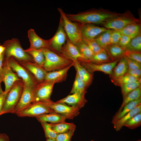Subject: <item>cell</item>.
<instances>
[{"instance_id": "obj_1", "label": "cell", "mask_w": 141, "mask_h": 141, "mask_svg": "<svg viewBox=\"0 0 141 141\" xmlns=\"http://www.w3.org/2000/svg\"><path fill=\"white\" fill-rule=\"evenodd\" d=\"M119 14L100 8L87 10L76 14H66V16L70 20L81 24H103Z\"/></svg>"}, {"instance_id": "obj_2", "label": "cell", "mask_w": 141, "mask_h": 141, "mask_svg": "<svg viewBox=\"0 0 141 141\" xmlns=\"http://www.w3.org/2000/svg\"><path fill=\"white\" fill-rule=\"evenodd\" d=\"M41 49L45 60L43 67L47 72L63 69L73 63L57 51L48 48Z\"/></svg>"}, {"instance_id": "obj_3", "label": "cell", "mask_w": 141, "mask_h": 141, "mask_svg": "<svg viewBox=\"0 0 141 141\" xmlns=\"http://www.w3.org/2000/svg\"><path fill=\"white\" fill-rule=\"evenodd\" d=\"M2 45L5 48L4 58L7 59L12 57L17 62L27 61L34 62L32 57L23 49L18 39L13 38L5 41Z\"/></svg>"}, {"instance_id": "obj_4", "label": "cell", "mask_w": 141, "mask_h": 141, "mask_svg": "<svg viewBox=\"0 0 141 141\" xmlns=\"http://www.w3.org/2000/svg\"><path fill=\"white\" fill-rule=\"evenodd\" d=\"M24 86L23 81H17L8 91L4 101L1 115L6 113H13L14 110L20 99Z\"/></svg>"}, {"instance_id": "obj_5", "label": "cell", "mask_w": 141, "mask_h": 141, "mask_svg": "<svg viewBox=\"0 0 141 141\" xmlns=\"http://www.w3.org/2000/svg\"><path fill=\"white\" fill-rule=\"evenodd\" d=\"M57 9L60 13L64 30L70 42L75 45L82 40L81 32L82 24L73 22L66 16V13L61 8Z\"/></svg>"}, {"instance_id": "obj_6", "label": "cell", "mask_w": 141, "mask_h": 141, "mask_svg": "<svg viewBox=\"0 0 141 141\" xmlns=\"http://www.w3.org/2000/svg\"><path fill=\"white\" fill-rule=\"evenodd\" d=\"M140 20L136 18L129 10L108 20L103 24L108 29L119 30L128 25L135 22H140Z\"/></svg>"}, {"instance_id": "obj_7", "label": "cell", "mask_w": 141, "mask_h": 141, "mask_svg": "<svg viewBox=\"0 0 141 141\" xmlns=\"http://www.w3.org/2000/svg\"><path fill=\"white\" fill-rule=\"evenodd\" d=\"M5 59L7 60L12 70L22 80L25 85L30 87H35L38 83L33 75L27 69L20 64L12 57Z\"/></svg>"}, {"instance_id": "obj_8", "label": "cell", "mask_w": 141, "mask_h": 141, "mask_svg": "<svg viewBox=\"0 0 141 141\" xmlns=\"http://www.w3.org/2000/svg\"><path fill=\"white\" fill-rule=\"evenodd\" d=\"M55 112L44 102H33L15 114L20 117H35L42 115Z\"/></svg>"}, {"instance_id": "obj_9", "label": "cell", "mask_w": 141, "mask_h": 141, "mask_svg": "<svg viewBox=\"0 0 141 141\" xmlns=\"http://www.w3.org/2000/svg\"><path fill=\"white\" fill-rule=\"evenodd\" d=\"M55 84L52 82L45 80L38 83L34 88L33 103L51 101L50 96Z\"/></svg>"}, {"instance_id": "obj_10", "label": "cell", "mask_w": 141, "mask_h": 141, "mask_svg": "<svg viewBox=\"0 0 141 141\" xmlns=\"http://www.w3.org/2000/svg\"><path fill=\"white\" fill-rule=\"evenodd\" d=\"M55 112L64 116L66 119H73L80 113V109L64 103L54 102L51 100L44 102Z\"/></svg>"}, {"instance_id": "obj_11", "label": "cell", "mask_w": 141, "mask_h": 141, "mask_svg": "<svg viewBox=\"0 0 141 141\" xmlns=\"http://www.w3.org/2000/svg\"><path fill=\"white\" fill-rule=\"evenodd\" d=\"M66 41L61 50L58 52L59 53L73 62L76 61L80 63L89 62L80 53L76 46L70 42L67 36Z\"/></svg>"}, {"instance_id": "obj_12", "label": "cell", "mask_w": 141, "mask_h": 141, "mask_svg": "<svg viewBox=\"0 0 141 141\" xmlns=\"http://www.w3.org/2000/svg\"><path fill=\"white\" fill-rule=\"evenodd\" d=\"M1 78L4 83L5 92L8 91L17 81L22 80L12 70L7 60L4 58Z\"/></svg>"}, {"instance_id": "obj_13", "label": "cell", "mask_w": 141, "mask_h": 141, "mask_svg": "<svg viewBox=\"0 0 141 141\" xmlns=\"http://www.w3.org/2000/svg\"><path fill=\"white\" fill-rule=\"evenodd\" d=\"M120 60L109 63L102 64H95L89 62H83L80 63V64L91 74H93L95 71H99L108 74L110 76L112 74L113 68Z\"/></svg>"}, {"instance_id": "obj_14", "label": "cell", "mask_w": 141, "mask_h": 141, "mask_svg": "<svg viewBox=\"0 0 141 141\" xmlns=\"http://www.w3.org/2000/svg\"><path fill=\"white\" fill-rule=\"evenodd\" d=\"M28 36L30 45V47L26 50L50 48L52 37L49 40L44 39L38 36L32 29L28 31Z\"/></svg>"}, {"instance_id": "obj_15", "label": "cell", "mask_w": 141, "mask_h": 141, "mask_svg": "<svg viewBox=\"0 0 141 141\" xmlns=\"http://www.w3.org/2000/svg\"><path fill=\"white\" fill-rule=\"evenodd\" d=\"M66 34L63 27L62 20L60 17L57 30L55 35L52 37L49 48L56 51H60L66 41Z\"/></svg>"}, {"instance_id": "obj_16", "label": "cell", "mask_w": 141, "mask_h": 141, "mask_svg": "<svg viewBox=\"0 0 141 141\" xmlns=\"http://www.w3.org/2000/svg\"><path fill=\"white\" fill-rule=\"evenodd\" d=\"M107 29L104 27L97 26L91 24H82L81 32L82 40L94 39Z\"/></svg>"}, {"instance_id": "obj_17", "label": "cell", "mask_w": 141, "mask_h": 141, "mask_svg": "<svg viewBox=\"0 0 141 141\" xmlns=\"http://www.w3.org/2000/svg\"><path fill=\"white\" fill-rule=\"evenodd\" d=\"M18 62L32 73L38 83L44 81L47 72L43 67L35 62L27 61Z\"/></svg>"}, {"instance_id": "obj_18", "label": "cell", "mask_w": 141, "mask_h": 141, "mask_svg": "<svg viewBox=\"0 0 141 141\" xmlns=\"http://www.w3.org/2000/svg\"><path fill=\"white\" fill-rule=\"evenodd\" d=\"M34 88L24 84L20 99L14 110L13 114H15L33 103Z\"/></svg>"}, {"instance_id": "obj_19", "label": "cell", "mask_w": 141, "mask_h": 141, "mask_svg": "<svg viewBox=\"0 0 141 141\" xmlns=\"http://www.w3.org/2000/svg\"><path fill=\"white\" fill-rule=\"evenodd\" d=\"M86 93H74L68 95L66 97L56 102L64 103L67 105L80 109L85 105L87 101L85 99Z\"/></svg>"}, {"instance_id": "obj_20", "label": "cell", "mask_w": 141, "mask_h": 141, "mask_svg": "<svg viewBox=\"0 0 141 141\" xmlns=\"http://www.w3.org/2000/svg\"><path fill=\"white\" fill-rule=\"evenodd\" d=\"M73 63L67 67L60 70L47 72L45 80L56 83L65 81L67 76V72L72 66Z\"/></svg>"}, {"instance_id": "obj_21", "label": "cell", "mask_w": 141, "mask_h": 141, "mask_svg": "<svg viewBox=\"0 0 141 141\" xmlns=\"http://www.w3.org/2000/svg\"><path fill=\"white\" fill-rule=\"evenodd\" d=\"M112 62L120 60L125 56V48L118 44H110L104 49Z\"/></svg>"}, {"instance_id": "obj_22", "label": "cell", "mask_w": 141, "mask_h": 141, "mask_svg": "<svg viewBox=\"0 0 141 141\" xmlns=\"http://www.w3.org/2000/svg\"><path fill=\"white\" fill-rule=\"evenodd\" d=\"M73 66L80 78L85 83L87 88L91 84L93 78V74L89 72L80 63L76 61H73Z\"/></svg>"}, {"instance_id": "obj_23", "label": "cell", "mask_w": 141, "mask_h": 141, "mask_svg": "<svg viewBox=\"0 0 141 141\" xmlns=\"http://www.w3.org/2000/svg\"><path fill=\"white\" fill-rule=\"evenodd\" d=\"M118 31L121 35L128 36L132 39L141 33V21L130 24Z\"/></svg>"}, {"instance_id": "obj_24", "label": "cell", "mask_w": 141, "mask_h": 141, "mask_svg": "<svg viewBox=\"0 0 141 141\" xmlns=\"http://www.w3.org/2000/svg\"><path fill=\"white\" fill-rule=\"evenodd\" d=\"M36 118L39 122L44 121L50 122L52 124L64 122L67 119L64 116L56 112L44 114Z\"/></svg>"}, {"instance_id": "obj_25", "label": "cell", "mask_w": 141, "mask_h": 141, "mask_svg": "<svg viewBox=\"0 0 141 141\" xmlns=\"http://www.w3.org/2000/svg\"><path fill=\"white\" fill-rule=\"evenodd\" d=\"M140 104L141 97L138 99L128 103L124 107L121 111L115 114L113 117L111 123L113 124Z\"/></svg>"}, {"instance_id": "obj_26", "label": "cell", "mask_w": 141, "mask_h": 141, "mask_svg": "<svg viewBox=\"0 0 141 141\" xmlns=\"http://www.w3.org/2000/svg\"><path fill=\"white\" fill-rule=\"evenodd\" d=\"M140 112H141V104L137 106L132 110L114 123L113 124L115 130L117 131H120L127 121Z\"/></svg>"}, {"instance_id": "obj_27", "label": "cell", "mask_w": 141, "mask_h": 141, "mask_svg": "<svg viewBox=\"0 0 141 141\" xmlns=\"http://www.w3.org/2000/svg\"><path fill=\"white\" fill-rule=\"evenodd\" d=\"M128 66L127 61L123 57L121 58L113 68L112 74L110 75L111 78H116L127 73Z\"/></svg>"}, {"instance_id": "obj_28", "label": "cell", "mask_w": 141, "mask_h": 141, "mask_svg": "<svg viewBox=\"0 0 141 141\" xmlns=\"http://www.w3.org/2000/svg\"><path fill=\"white\" fill-rule=\"evenodd\" d=\"M51 129L57 134L67 132L76 126L73 123H67L65 121L56 124L50 123Z\"/></svg>"}, {"instance_id": "obj_29", "label": "cell", "mask_w": 141, "mask_h": 141, "mask_svg": "<svg viewBox=\"0 0 141 141\" xmlns=\"http://www.w3.org/2000/svg\"><path fill=\"white\" fill-rule=\"evenodd\" d=\"M141 97V85L128 93L123 98L122 102L116 113L121 111L124 107L129 102L136 100Z\"/></svg>"}, {"instance_id": "obj_30", "label": "cell", "mask_w": 141, "mask_h": 141, "mask_svg": "<svg viewBox=\"0 0 141 141\" xmlns=\"http://www.w3.org/2000/svg\"><path fill=\"white\" fill-rule=\"evenodd\" d=\"M87 88L85 83L80 78L78 74H76L70 93H86Z\"/></svg>"}, {"instance_id": "obj_31", "label": "cell", "mask_w": 141, "mask_h": 141, "mask_svg": "<svg viewBox=\"0 0 141 141\" xmlns=\"http://www.w3.org/2000/svg\"><path fill=\"white\" fill-rule=\"evenodd\" d=\"M112 30V29H107L94 39L102 48L104 49L110 44V35Z\"/></svg>"}, {"instance_id": "obj_32", "label": "cell", "mask_w": 141, "mask_h": 141, "mask_svg": "<svg viewBox=\"0 0 141 141\" xmlns=\"http://www.w3.org/2000/svg\"><path fill=\"white\" fill-rule=\"evenodd\" d=\"M25 50L32 57L35 63L43 67L45 60L41 49Z\"/></svg>"}, {"instance_id": "obj_33", "label": "cell", "mask_w": 141, "mask_h": 141, "mask_svg": "<svg viewBox=\"0 0 141 141\" xmlns=\"http://www.w3.org/2000/svg\"><path fill=\"white\" fill-rule=\"evenodd\" d=\"M78 48L80 53L89 62H91L92 57L94 54L87 45L82 40L75 45Z\"/></svg>"}, {"instance_id": "obj_34", "label": "cell", "mask_w": 141, "mask_h": 141, "mask_svg": "<svg viewBox=\"0 0 141 141\" xmlns=\"http://www.w3.org/2000/svg\"><path fill=\"white\" fill-rule=\"evenodd\" d=\"M111 78V81L115 85L120 86L122 84L138 81L139 79L127 73L116 78Z\"/></svg>"}, {"instance_id": "obj_35", "label": "cell", "mask_w": 141, "mask_h": 141, "mask_svg": "<svg viewBox=\"0 0 141 141\" xmlns=\"http://www.w3.org/2000/svg\"><path fill=\"white\" fill-rule=\"evenodd\" d=\"M110 58L104 49L99 53L94 54L91 62L95 64H102L112 62Z\"/></svg>"}, {"instance_id": "obj_36", "label": "cell", "mask_w": 141, "mask_h": 141, "mask_svg": "<svg viewBox=\"0 0 141 141\" xmlns=\"http://www.w3.org/2000/svg\"><path fill=\"white\" fill-rule=\"evenodd\" d=\"M125 48L130 51L141 52V33L132 38Z\"/></svg>"}, {"instance_id": "obj_37", "label": "cell", "mask_w": 141, "mask_h": 141, "mask_svg": "<svg viewBox=\"0 0 141 141\" xmlns=\"http://www.w3.org/2000/svg\"><path fill=\"white\" fill-rule=\"evenodd\" d=\"M141 79L138 81L120 85L123 98L129 93L141 85Z\"/></svg>"}, {"instance_id": "obj_38", "label": "cell", "mask_w": 141, "mask_h": 141, "mask_svg": "<svg viewBox=\"0 0 141 141\" xmlns=\"http://www.w3.org/2000/svg\"><path fill=\"white\" fill-rule=\"evenodd\" d=\"M141 125V112L133 116L127 121L124 126L131 129H133L140 126Z\"/></svg>"}, {"instance_id": "obj_39", "label": "cell", "mask_w": 141, "mask_h": 141, "mask_svg": "<svg viewBox=\"0 0 141 141\" xmlns=\"http://www.w3.org/2000/svg\"><path fill=\"white\" fill-rule=\"evenodd\" d=\"M40 122L44 129L46 138L55 139L57 134L51 129L50 124L44 121H41Z\"/></svg>"}, {"instance_id": "obj_40", "label": "cell", "mask_w": 141, "mask_h": 141, "mask_svg": "<svg viewBox=\"0 0 141 141\" xmlns=\"http://www.w3.org/2000/svg\"><path fill=\"white\" fill-rule=\"evenodd\" d=\"M83 40L94 54H96L104 50L101 47L94 39L90 40Z\"/></svg>"}, {"instance_id": "obj_41", "label": "cell", "mask_w": 141, "mask_h": 141, "mask_svg": "<svg viewBox=\"0 0 141 141\" xmlns=\"http://www.w3.org/2000/svg\"><path fill=\"white\" fill-rule=\"evenodd\" d=\"M76 128L70 130L65 133L58 134L55 139L56 141H71Z\"/></svg>"}, {"instance_id": "obj_42", "label": "cell", "mask_w": 141, "mask_h": 141, "mask_svg": "<svg viewBox=\"0 0 141 141\" xmlns=\"http://www.w3.org/2000/svg\"><path fill=\"white\" fill-rule=\"evenodd\" d=\"M125 56L141 63V52L131 51L126 49Z\"/></svg>"}, {"instance_id": "obj_43", "label": "cell", "mask_w": 141, "mask_h": 141, "mask_svg": "<svg viewBox=\"0 0 141 141\" xmlns=\"http://www.w3.org/2000/svg\"><path fill=\"white\" fill-rule=\"evenodd\" d=\"M124 57L127 61L128 69H141V63L125 56H124Z\"/></svg>"}, {"instance_id": "obj_44", "label": "cell", "mask_w": 141, "mask_h": 141, "mask_svg": "<svg viewBox=\"0 0 141 141\" xmlns=\"http://www.w3.org/2000/svg\"><path fill=\"white\" fill-rule=\"evenodd\" d=\"M121 36L118 30H113L110 35V44H118Z\"/></svg>"}, {"instance_id": "obj_45", "label": "cell", "mask_w": 141, "mask_h": 141, "mask_svg": "<svg viewBox=\"0 0 141 141\" xmlns=\"http://www.w3.org/2000/svg\"><path fill=\"white\" fill-rule=\"evenodd\" d=\"M131 39V38L128 36L121 35V37L118 44L121 46L125 48Z\"/></svg>"}, {"instance_id": "obj_46", "label": "cell", "mask_w": 141, "mask_h": 141, "mask_svg": "<svg viewBox=\"0 0 141 141\" xmlns=\"http://www.w3.org/2000/svg\"><path fill=\"white\" fill-rule=\"evenodd\" d=\"M127 73L137 79L141 78V69H128Z\"/></svg>"}, {"instance_id": "obj_47", "label": "cell", "mask_w": 141, "mask_h": 141, "mask_svg": "<svg viewBox=\"0 0 141 141\" xmlns=\"http://www.w3.org/2000/svg\"><path fill=\"white\" fill-rule=\"evenodd\" d=\"M8 92L4 91L0 95V116L1 115L5 97Z\"/></svg>"}, {"instance_id": "obj_48", "label": "cell", "mask_w": 141, "mask_h": 141, "mask_svg": "<svg viewBox=\"0 0 141 141\" xmlns=\"http://www.w3.org/2000/svg\"><path fill=\"white\" fill-rule=\"evenodd\" d=\"M0 141H10L9 137L5 133H0Z\"/></svg>"}, {"instance_id": "obj_49", "label": "cell", "mask_w": 141, "mask_h": 141, "mask_svg": "<svg viewBox=\"0 0 141 141\" xmlns=\"http://www.w3.org/2000/svg\"><path fill=\"white\" fill-rule=\"evenodd\" d=\"M3 59L4 54L3 53L2 54L1 57H0V77L1 78L2 70V66Z\"/></svg>"}, {"instance_id": "obj_50", "label": "cell", "mask_w": 141, "mask_h": 141, "mask_svg": "<svg viewBox=\"0 0 141 141\" xmlns=\"http://www.w3.org/2000/svg\"><path fill=\"white\" fill-rule=\"evenodd\" d=\"M5 49V47L3 45H1L0 43V57L3 53Z\"/></svg>"}, {"instance_id": "obj_51", "label": "cell", "mask_w": 141, "mask_h": 141, "mask_svg": "<svg viewBox=\"0 0 141 141\" xmlns=\"http://www.w3.org/2000/svg\"><path fill=\"white\" fill-rule=\"evenodd\" d=\"M1 83L0 82V95L3 93L4 91H3L2 89L1 86Z\"/></svg>"}, {"instance_id": "obj_52", "label": "cell", "mask_w": 141, "mask_h": 141, "mask_svg": "<svg viewBox=\"0 0 141 141\" xmlns=\"http://www.w3.org/2000/svg\"><path fill=\"white\" fill-rule=\"evenodd\" d=\"M46 141H56V140L55 139L46 138Z\"/></svg>"}, {"instance_id": "obj_53", "label": "cell", "mask_w": 141, "mask_h": 141, "mask_svg": "<svg viewBox=\"0 0 141 141\" xmlns=\"http://www.w3.org/2000/svg\"><path fill=\"white\" fill-rule=\"evenodd\" d=\"M3 82L2 81V79L0 77V82H1V83H2V82Z\"/></svg>"}, {"instance_id": "obj_54", "label": "cell", "mask_w": 141, "mask_h": 141, "mask_svg": "<svg viewBox=\"0 0 141 141\" xmlns=\"http://www.w3.org/2000/svg\"><path fill=\"white\" fill-rule=\"evenodd\" d=\"M136 141H141V140H139Z\"/></svg>"}, {"instance_id": "obj_55", "label": "cell", "mask_w": 141, "mask_h": 141, "mask_svg": "<svg viewBox=\"0 0 141 141\" xmlns=\"http://www.w3.org/2000/svg\"><path fill=\"white\" fill-rule=\"evenodd\" d=\"M91 141H95L92 140Z\"/></svg>"}]
</instances>
